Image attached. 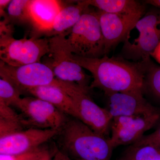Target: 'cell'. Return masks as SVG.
<instances>
[{
    "label": "cell",
    "mask_w": 160,
    "mask_h": 160,
    "mask_svg": "<svg viewBox=\"0 0 160 160\" xmlns=\"http://www.w3.org/2000/svg\"><path fill=\"white\" fill-rule=\"evenodd\" d=\"M151 57L156 60L160 64V42L154 51L152 53Z\"/></svg>",
    "instance_id": "4316f807"
},
{
    "label": "cell",
    "mask_w": 160,
    "mask_h": 160,
    "mask_svg": "<svg viewBox=\"0 0 160 160\" xmlns=\"http://www.w3.org/2000/svg\"><path fill=\"white\" fill-rule=\"evenodd\" d=\"M64 5L57 0H30V24L36 33L34 37L42 33L50 35L55 19Z\"/></svg>",
    "instance_id": "4fadbf2b"
},
{
    "label": "cell",
    "mask_w": 160,
    "mask_h": 160,
    "mask_svg": "<svg viewBox=\"0 0 160 160\" xmlns=\"http://www.w3.org/2000/svg\"><path fill=\"white\" fill-rule=\"evenodd\" d=\"M68 53L72 59L91 73V89H99L106 95L114 92L143 93L145 91L146 63L149 60L130 62L107 55L91 58L81 57L69 51Z\"/></svg>",
    "instance_id": "6da1fadb"
},
{
    "label": "cell",
    "mask_w": 160,
    "mask_h": 160,
    "mask_svg": "<svg viewBox=\"0 0 160 160\" xmlns=\"http://www.w3.org/2000/svg\"><path fill=\"white\" fill-rule=\"evenodd\" d=\"M123 160H160V146L133 144L126 150Z\"/></svg>",
    "instance_id": "ac0fdd59"
},
{
    "label": "cell",
    "mask_w": 160,
    "mask_h": 160,
    "mask_svg": "<svg viewBox=\"0 0 160 160\" xmlns=\"http://www.w3.org/2000/svg\"><path fill=\"white\" fill-rule=\"evenodd\" d=\"M0 119L21 122L24 124V119L8 106L0 102Z\"/></svg>",
    "instance_id": "cb8c5ba5"
},
{
    "label": "cell",
    "mask_w": 160,
    "mask_h": 160,
    "mask_svg": "<svg viewBox=\"0 0 160 160\" xmlns=\"http://www.w3.org/2000/svg\"><path fill=\"white\" fill-rule=\"evenodd\" d=\"M145 3L160 9V0H147L145 1Z\"/></svg>",
    "instance_id": "f546056e"
},
{
    "label": "cell",
    "mask_w": 160,
    "mask_h": 160,
    "mask_svg": "<svg viewBox=\"0 0 160 160\" xmlns=\"http://www.w3.org/2000/svg\"><path fill=\"white\" fill-rule=\"evenodd\" d=\"M21 92L8 80L0 79V102L8 106H16L19 102Z\"/></svg>",
    "instance_id": "44dd1931"
},
{
    "label": "cell",
    "mask_w": 160,
    "mask_h": 160,
    "mask_svg": "<svg viewBox=\"0 0 160 160\" xmlns=\"http://www.w3.org/2000/svg\"><path fill=\"white\" fill-rule=\"evenodd\" d=\"M58 36L63 47L72 54L91 58L106 55L97 11L89 8L71 29Z\"/></svg>",
    "instance_id": "3957f363"
},
{
    "label": "cell",
    "mask_w": 160,
    "mask_h": 160,
    "mask_svg": "<svg viewBox=\"0 0 160 160\" xmlns=\"http://www.w3.org/2000/svg\"><path fill=\"white\" fill-rule=\"evenodd\" d=\"M27 92L50 103L65 114L76 118L72 98L60 87L52 85L41 86L29 89Z\"/></svg>",
    "instance_id": "9a60e30c"
},
{
    "label": "cell",
    "mask_w": 160,
    "mask_h": 160,
    "mask_svg": "<svg viewBox=\"0 0 160 160\" xmlns=\"http://www.w3.org/2000/svg\"><path fill=\"white\" fill-rule=\"evenodd\" d=\"M23 126L21 122L0 119V138L22 131Z\"/></svg>",
    "instance_id": "603a6c76"
},
{
    "label": "cell",
    "mask_w": 160,
    "mask_h": 160,
    "mask_svg": "<svg viewBox=\"0 0 160 160\" xmlns=\"http://www.w3.org/2000/svg\"><path fill=\"white\" fill-rule=\"evenodd\" d=\"M51 155L47 151L44 154L32 160H52Z\"/></svg>",
    "instance_id": "f1b7e54d"
},
{
    "label": "cell",
    "mask_w": 160,
    "mask_h": 160,
    "mask_svg": "<svg viewBox=\"0 0 160 160\" xmlns=\"http://www.w3.org/2000/svg\"><path fill=\"white\" fill-rule=\"evenodd\" d=\"M59 133L61 151L71 160H111L114 148L109 138L93 131L79 120L67 119Z\"/></svg>",
    "instance_id": "7a4b0ae2"
},
{
    "label": "cell",
    "mask_w": 160,
    "mask_h": 160,
    "mask_svg": "<svg viewBox=\"0 0 160 160\" xmlns=\"http://www.w3.org/2000/svg\"><path fill=\"white\" fill-rule=\"evenodd\" d=\"M145 88L160 100V66L152 63L151 59L146 63Z\"/></svg>",
    "instance_id": "ffe728a7"
},
{
    "label": "cell",
    "mask_w": 160,
    "mask_h": 160,
    "mask_svg": "<svg viewBox=\"0 0 160 160\" xmlns=\"http://www.w3.org/2000/svg\"><path fill=\"white\" fill-rule=\"evenodd\" d=\"M0 76L9 81L21 93L39 86H56L58 82L50 67L41 62L13 67L1 61Z\"/></svg>",
    "instance_id": "8992f818"
},
{
    "label": "cell",
    "mask_w": 160,
    "mask_h": 160,
    "mask_svg": "<svg viewBox=\"0 0 160 160\" xmlns=\"http://www.w3.org/2000/svg\"><path fill=\"white\" fill-rule=\"evenodd\" d=\"M50 51L49 39L32 37L16 39L12 37L0 39V58L5 64L18 67L40 62Z\"/></svg>",
    "instance_id": "5b68a950"
},
{
    "label": "cell",
    "mask_w": 160,
    "mask_h": 160,
    "mask_svg": "<svg viewBox=\"0 0 160 160\" xmlns=\"http://www.w3.org/2000/svg\"><path fill=\"white\" fill-rule=\"evenodd\" d=\"M160 42V22L147 29L130 46L123 47L125 57L134 62L146 61Z\"/></svg>",
    "instance_id": "5bb4252c"
},
{
    "label": "cell",
    "mask_w": 160,
    "mask_h": 160,
    "mask_svg": "<svg viewBox=\"0 0 160 160\" xmlns=\"http://www.w3.org/2000/svg\"><path fill=\"white\" fill-rule=\"evenodd\" d=\"M143 94L126 92L107 95L106 109L113 118L119 117L148 115L160 111L159 109L147 102Z\"/></svg>",
    "instance_id": "7c38bea8"
},
{
    "label": "cell",
    "mask_w": 160,
    "mask_h": 160,
    "mask_svg": "<svg viewBox=\"0 0 160 160\" xmlns=\"http://www.w3.org/2000/svg\"><path fill=\"white\" fill-rule=\"evenodd\" d=\"M160 120V110L148 115L113 118L109 138L113 148L134 144L142 138L146 131L155 126Z\"/></svg>",
    "instance_id": "ba28073f"
},
{
    "label": "cell",
    "mask_w": 160,
    "mask_h": 160,
    "mask_svg": "<svg viewBox=\"0 0 160 160\" xmlns=\"http://www.w3.org/2000/svg\"><path fill=\"white\" fill-rule=\"evenodd\" d=\"M49 39V60L45 64L52 70L56 78L91 89L89 85L90 76L86 74L82 67L69 57L68 51L63 47L59 36H54Z\"/></svg>",
    "instance_id": "52a82bcc"
},
{
    "label": "cell",
    "mask_w": 160,
    "mask_h": 160,
    "mask_svg": "<svg viewBox=\"0 0 160 160\" xmlns=\"http://www.w3.org/2000/svg\"><path fill=\"white\" fill-rule=\"evenodd\" d=\"M48 150L40 147L32 151L16 154H0V160H32Z\"/></svg>",
    "instance_id": "7402d4cb"
},
{
    "label": "cell",
    "mask_w": 160,
    "mask_h": 160,
    "mask_svg": "<svg viewBox=\"0 0 160 160\" xmlns=\"http://www.w3.org/2000/svg\"><path fill=\"white\" fill-rule=\"evenodd\" d=\"M89 6L87 0L77 1L76 4L72 5H64L55 19L50 36L64 34L71 29Z\"/></svg>",
    "instance_id": "2e32d148"
},
{
    "label": "cell",
    "mask_w": 160,
    "mask_h": 160,
    "mask_svg": "<svg viewBox=\"0 0 160 160\" xmlns=\"http://www.w3.org/2000/svg\"><path fill=\"white\" fill-rule=\"evenodd\" d=\"M134 144L137 145L154 144L160 146V126L151 134L143 136L142 138Z\"/></svg>",
    "instance_id": "d4e9b609"
},
{
    "label": "cell",
    "mask_w": 160,
    "mask_h": 160,
    "mask_svg": "<svg viewBox=\"0 0 160 160\" xmlns=\"http://www.w3.org/2000/svg\"><path fill=\"white\" fill-rule=\"evenodd\" d=\"M64 90L74 103L76 118L99 134L107 137L113 118L107 109L100 107L92 99L89 94L90 89L69 83Z\"/></svg>",
    "instance_id": "277c9868"
},
{
    "label": "cell",
    "mask_w": 160,
    "mask_h": 160,
    "mask_svg": "<svg viewBox=\"0 0 160 160\" xmlns=\"http://www.w3.org/2000/svg\"><path fill=\"white\" fill-rule=\"evenodd\" d=\"M89 6L98 10L118 15L144 14L145 7L134 0H87Z\"/></svg>",
    "instance_id": "e0dca14e"
},
{
    "label": "cell",
    "mask_w": 160,
    "mask_h": 160,
    "mask_svg": "<svg viewBox=\"0 0 160 160\" xmlns=\"http://www.w3.org/2000/svg\"><path fill=\"white\" fill-rule=\"evenodd\" d=\"M16 107L26 116L25 126L60 131L67 119L65 113L53 105L36 98H21Z\"/></svg>",
    "instance_id": "9c48e42d"
},
{
    "label": "cell",
    "mask_w": 160,
    "mask_h": 160,
    "mask_svg": "<svg viewBox=\"0 0 160 160\" xmlns=\"http://www.w3.org/2000/svg\"><path fill=\"white\" fill-rule=\"evenodd\" d=\"M52 160H72L68 157L67 155L64 154L61 150H58L56 151L55 154Z\"/></svg>",
    "instance_id": "484cf974"
},
{
    "label": "cell",
    "mask_w": 160,
    "mask_h": 160,
    "mask_svg": "<svg viewBox=\"0 0 160 160\" xmlns=\"http://www.w3.org/2000/svg\"><path fill=\"white\" fill-rule=\"evenodd\" d=\"M59 130L30 128L0 138V154H16L32 151L41 147Z\"/></svg>",
    "instance_id": "30bf717a"
},
{
    "label": "cell",
    "mask_w": 160,
    "mask_h": 160,
    "mask_svg": "<svg viewBox=\"0 0 160 160\" xmlns=\"http://www.w3.org/2000/svg\"></svg>",
    "instance_id": "4dcf8cb0"
},
{
    "label": "cell",
    "mask_w": 160,
    "mask_h": 160,
    "mask_svg": "<svg viewBox=\"0 0 160 160\" xmlns=\"http://www.w3.org/2000/svg\"><path fill=\"white\" fill-rule=\"evenodd\" d=\"M107 55L114 46L124 42L129 30L144 14L118 15L97 11Z\"/></svg>",
    "instance_id": "8fae6325"
},
{
    "label": "cell",
    "mask_w": 160,
    "mask_h": 160,
    "mask_svg": "<svg viewBox=\"0 0 160 160\" xmlns=\"http://www.w3.org/2000/svg\"><path fill=\"white\" fill-rule=\"evenodd\" d=\"M10 0H1L0 1V12L5 11V9L9 6Z\"/></svg>",
    "instance_id": "83f0119b"
},
{
    "label": "cell",
    "mask_w": 160,
    "mask_h": 160,
    "mask_svg": "<svg viewBox=\"0 0 160 160\" xmlns=\"http://www.w3.org/2000/svg\"><path fill=\"white\" fill-rule=\"evenodd\" d=\"M30 0H12L8 6L9 20L13 25L31 24L29 6Z\"/></svg>",
    "instance_id": "d6986e66"
}]
</instances>
